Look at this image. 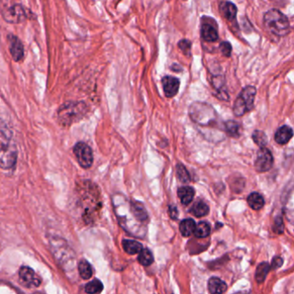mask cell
Here are the masks:
<instances>
[{
	"instance_id": "obj_1",
	"label": "cell",
	"mask_w": 294,
	"mask_h": 294,
	"mask_svg": "<svg viewBox=\"0 0 294 294\" xmlns=\"http://www.w3.org/2000/svg\"><path fill=\"white\" fill-rule=\"evenodd\" d=\"M49 247L56 263L67 274L68 279L74 280L78 272V264L77 257L74 249L64 239L58 236L50 239Z\"/></svg>"
},
{
	"instance_id": "obj_2",
	"label": "cell",
	"mask_w": 294,
	"mask_h": 294,
	"mask_svg": "<svg viewBox=\"0 0 294 294\" xmlns=\"http://www.w3.org/2000/svg\"><path fill=\"white\" fill-rule=\"evenodd\" d=\"M17 160V147L12 134L4 123L0 122V167L12 168Z\"/></svg>"
},
{
	"instance_id": "obj_3",
	"label": "cell",
	"mask_w": 294,
	"mask_h": 294,
	"mask_svg": "<svg viewBox=\"0 0 294 294\" xmlns=\"http://www.w3.org/2000/svg\"><path fill=\"white\" fill-rule=\"evenodd\" d=\"M263 23L268 31L280 37H284L291 32L289 19L277 9L266 11L263 17Z\"/></svg>"
},
{
	"instance_id": "obj_4",
	"label": "cell",
	"mask_w": 294,
	"mask_h": 294,
	"mask_svg": "<svg viewBox=\"0 0 294 294\" xmlns=\"http://www.w3.org/2000/svg\"><path fill=\"white\" fill-rule=\"evenodd\" d=\"M88 107L84 102H67L60 106L57 117L63 126H69L84 117Z\"/></svg>"
},
{
	"instance_id": "obj_5",
	"label": "cell",
	"mask_w": 294,
	"mask_h": 294,
	"mask_svg": "<svg viewBox=\"0 0 294 294\" xmlns=\"http://www.w3.org/2000/svg\"><path fill=\"white\" fill-rule=\"evenodd\" d=\"M0 13L9 24H21L28 18V12L15 0H0Z\"/></svg>"
},
{
	"instance_id": "obj_6",
	"label": "cell",
	"mask_w": 294,
	"mask_h": 294,
	"mask_svg": "<svg viewBox=\"0 0 294 294\" xmlns=\"http://www.w3.org/2000/svg\"><path fill=\"white\" fill-rule=\"evenodd\" d=\"M189 114L193 122L201 126H208L217 122V116L215 110L206 103L197 102L193 104L190 106Z\"/></svg>"
},
{
	"instance_id": "obj_7",
	"label": "cell",
	"mask_w": 294,
	"mask_h": 294,
	"mask_svg": "<svg viewBox=\"0 0 294 294\" xmlns=\"http://www.w3.org/2000/svg\"><path fill=\"white\" fill-rule=\"evenodd\" d=\"M256 88L253 86H247L242 89L235 99L233 106V112L236 117H242L247 112L252 111L256 98Z\"/></svg>"
},
{
	"instance_id": "obj_8",
	"label": "cell",
	"mask_w": 294,
	"mask_h": 294,
	"mask_svg": "<svg viewBox=\"0 0 294 294\" xmlns=\"http://www.w3.org/2000/svg\"><path fill=\"white\" fill-rule=\"evenodd\" d=\"M74 154L81 168L85 169L91 168L93 163V154L89 145L83 142L78 143L74 146Z\"/></svg>"
},
{
	"instance_id": "obj_9",
	"label": "cell",
	"mask_w": 294,
	"mask_h": 294,
	"mask_svg": "<svg viewBox=\"0 0 294 294\" xmlns=\"http://www.w3.org/2000/svg\"><path fill=\"white\" fill-rule=\"evenodd\" d=\"M217 23L213 18L203 17L201 18V29L200 34L204 41L214 42L218 40V30Z\"/></svg>"
},
{
	"instance_id": "obj_10",
	"label": "cell",
	"mask_w": 294,
	"mask_h": 294,
	"mask_svg": "<svg viewBox=\"0 0 294 294\" xmlns=\"http://www.w3.org/2000/svg\"><path fill=\"white\" fill-rule=\"evenodd\" d=\"M273 165V154L265 147H261L257 152L255 168L259 173L269 171Z\"/></svg>"
},
{
	"instance_id": "obj_11",
	"label": "cell",
	"mask_w": 294,
	"mask_h": 294,
	"mask_svg": "<svg viewBox=\"0 0 294 294\" xmlns=\"http://www.w3.org/2000/svg\"><path fill=\"white\" fill-rule=\"evenodd\" d=\"M7 41L12 59L16 62L21 61L25 56V47L21 40L17 35L9 34L7 35Z\"/></svg>"
},
{
	"instance_id": "obj_12",
	"label": "cell",
	"mask_w": 294,
	"mask_h": 294,
	"mask_svg": "<svg viewBox=\"0 0 294 294\" xmlns=\"http://www.w3.org/2000/svg\"><path fill=\"white\" fill-rule=\"evenodd\" d=\"M19 279L21 283L29 288L39 287L42 283V280L36 275L35 271L29 266H22L19 270Z\"/></svg>"
},
{
	"instance_id": "obj_13",
	"label": "cell",
	"mask_w": 294,
	"mask_h": 294,
	"mask_svg": "<svg viewBox=\"0 0 294 294\" xmlns=\"http://www.w3.org/2000/svg\"><path fill=\"white\" fill-rule=\"evenodd\" d=\"M161 83H162L165 96L167 98H174L177 95L180 85L179 79L167 75L161 79Z\"/></svg>"
},
{
	"instance_id": "obj_14",
	"label": "cell",
	"mask_w": 294,
	"mask_h": 294,
	"mask_svg": "<svg viewBox=\"0 0 294 294\" xmlns=\"http://www.w3.org/2000/svg\"><path fill=\"white\" fill-rule=\"evenodd\" d=\"M219 11L225 19H227L230 23H236V15H237V8L235 4L224 1L219 4Z\"/></svg>"
},
{
	"instance_id": "obj_15",
	"label": "cell",
	"mask_w": 294,
	"mask_h": 294,
	"mask_svg": "<svg viewBox=\"0 0 294 294\" xmlns=\"http://www.w3.org/2000/svg\"><path fill=\"white\" fill-rule=\"evenodd\" d=\"M294 136V131L291 127L283 125L278 129L276 133L274 135V140L277 144L280 145L287 144L292 139Z\"/></svg>"
},
{
	"instance_id": "obj_16",
	"label": "cell",
	"mask_w": 294,
	"mask_h": 294,
	"mask_svg": "<svg viewBox=\"0 0 294 294\" xmlns=\"http://www.w3.org/2000/svg\"><path fill=\"white\" fill-rule=\"evenodd\" d=\"M208 290L212 294H224L227 290V285L219 278L212 277L208 281Z\"/></svg>"
},
{
	"instance_id": "obj_17",
	"label": "cell",
	"mask_w": 294,
	"mask_h": 294,
	"mask_svg": "<svg viewBox=\"0 0 294 294\" xmlns=\"http://www.w3.org/2000/svg\"><path fill=\"white\" fill-rule=\"evenodd\" d=\"M178 196L182 205L188 206L195 196V191L191 186H181L178 189Z\"/></svg>"
},
{
	"instance_id": "obj_18",
	"label": "cell",
	"mask_w": 294,
	"mask_h": 294,
	"mask_svg": "<svg viewBox=\"0 0 294 294\" xmlns=\"http://www.w3.org/2000/svg\"><path fill=\"white\" fill-rule=\"evenodd\" d=\"M224 130L229 137L238 138L242 134L241 124L235 121H228L224 123Z\"/></svg>"
},
{
	"instance_id": "obj_19",
	"label": "cell",
	"mask_w": 294,
	"mask_h": 294,
	"mask_svg": "<svg viewBox=\"0 0 294 294\" xmlns=\"http://www.w3.org/2000/svg\"><path fill=\"white\" fill-rule=\"evenodd\" d=\"M248 204L251 209L255 210H259L264 206L265 200L263 195L258 193H252L249 194L247 199Z\"/></svg>"
},
{
	"instance_id": "obj_20",
	"label": "cell",
	"mask_w": 294,
	"mask_h": 294,
	"mask_svg": "<svg viewBox=\"0 0 294 294\" xmlns=\"http://www.w3.org/2000/svg\"><path fill=\"white\" fill-rule=\"evenodd\" d=\"M122 245H123L124 251L131 256L138 254L144 248L140 242L135 241V240H128V239L123 240Z\"/></svg>"
},
{
	"instance_id": "obj_21",
	"label": "cell",
	"mask_w": 294,
	"mask_h": 294,
	"mask_svg": "<svg viewBox=\"0 0 294 294\" xmlns=\"http://www.w3.org/2000/svg\"><path fill=\"white\" fill-rule=\"evenodd\" d=\"M77 269L79 275L83 280H90L92 276V268L91 264L86 260H81V262H79Z\"/></svg>"
},
{
	"instance_id": "obj_22",
	"label": "cell",
	"mask_w": 294,
	"mask_h": 294,
	"mask_svg": "<svg viewBox=\"0 0 294 294\" xmlns=\"http://www.w3.org/2000/svg\"><path fill=\"white\" fill-rule=\"evenodd\" d=\"M195 228H196V223L192 218L184 219L179 224V231L185 237H188L191 235L193 234Z\"/></svg>"
},
{
	"instance_id": "obj_23",
	"label": "cell",
	"mask_w": 294,
	"mask_h": 294,
	"mask_svg": "<svg viewBox=\"0 0 294 294\" xmlns=\"http://www.w3.org/2000/svg\"><path fill=\"white\" fill-rule=\"evenodd\" d=\"M209 211L210 208L203 201H197L190 209V212L197 217H205L209 213Z\"/></svg>"
},
{
	"instance_id": "obj_24",
	"label": "cell",
	"mask_w": 294,
	"mask_h": 294,
	"mask_svg": "<svg viewBox=\"0 0 294 294\" xmlns=\"http://www.w3.org/2000/svg\"><path fill=\"white\" fill-rule=\"evenodd\" d=\"M193 233L198 238H206L210 234V224L206 222H200L198 225L196 224V228Z\"/></svg>"
},
{
	"instance_id": "obj_25",
	"label": "cell",
	"mask_w": 294,
	"mask_h": 294,
	"mask_svg": "<svg viewBox=\"0 0 294 294\" xmlns=\"http://www.w3.org/2000/svg\"><path fill=\"white\" fill-rule=\"evenodd\" d=\"M138 262L143 266H150L151 264L154 263V256L149 249L143 248V249L139 252Z\"/></svg>"
},
{
	"instance_id": "obj_26",
	"label": "cell",
	"mask_w": 294,
	"mask_h": 294,
	"mask_svg": "<svg viewBox=\"0 0 294 294\" xmlns=\"http://www.w3.org/2000/svg\"><path fill=\"white\" fill-rule=\"evenodd\" d=\"M270 271V265L267 263H262L256 268V280L257 283H263Z\"/></svg>"
},
{
	"instance_id": "obj_27",
	"label": "cell",
	"mask_w": 294,
	"mask_h": 294,
	"mask_svg": "<svg viewBox=\"0 0 294 294\" xmlns=\"http://www.w3.org/2000/svg\"><path fill=\"white\" fill-rule=\"evenodd\" d=\"M103 289H104V286H103V283H102L101 281L99 280H97V279H95V280H92V281H90V282L86 286L85 291H86L87 294H100L102 291H103Z\"/></svg>"
},
{
	"instance_id": "obj_28",
	"label": "cell",
	"mask_w": 294,
	"mask_h": 294,
	"mask_svg": "<svg viewBox=\"0 0 294 294\" xmlns=\"http://www.w3.org/2000/svg\"><path fill=\"white\" fill-rule=\"evenodd\" d=\"M252 138L256 145H258L260 147H265L267 144V137H266V134L262 130L254 131V133L252 134Z\"/></svg>"
},
{
	"instance_id": "obj_29",
	"label": "cell",
	"mask_w": 294,
	"mask_h": 294,
	"mask_svg": "<svg viewBox=\"0 0 294 294\" xmlns=\"http://www.w3.org/2000/svg\"><path fill=\"white\" fill-rule=\"evenodd\" d=\"M176 169H177V171H176L177 176L179 180L182 182H189L191 180V176H190L188 171L186 170V168L182 164L179 163L176 166Z\"/></svg>"
},
{
	"instance_id": "obj_30",
	"label": "cell",
	"mask_w": 294,
	"mask_h": 294,
	"mask_svg": "<svg viewBox=\"0 0 294 294\" xmlns=\"http://www.w3.org/2000/svg\"><path fill=\"white\" fill-rule=\"evenodd\" d=\"M178 47L181 49L186 56H190L191 55V48H192V42L187 40V39H183L180 40L179 43H178Z\"/></svg>"
},
{
	"instance_id": "obj_31",
	"label": "cell",
	"mask_w": 294,
	"mask_h": 294,
	"mask_svg": "<svg viewBox=\"0 0 294 294\" xmlns=\"http://www.w3.org/2000/svg\"><path fill=\"white\" fill-rule=\"evenodd\" d=\"M219 49L223 56L225 57H230L232 52V46L229 42H222L219 45Z\"/></svg>"
},
{
	"instance_id": "obj_32",
	"label": "cell",
	"mask_w": 294,
	"mask_h": 294,
	"mask_svg": "<svg viewBox=\"0 0 294 294\" xmlns=\"http://www.w3.org/2000/svg\"><path fill=\"white\" fill-rule=\"evenodd\" d=\"M273 230L277 234H282L284 231V224L282 217H277L273 223Z\"/></svg>"
},
{
	"instance_id": "obj_33",
	"label": "cell",
	"mask_w": 294,
	"mask_h": 294,
	"mask_svg": "<svg viewBox=\"0 0 294 294\" xmlns=\"http://www.w3.org/2000/svg\"><path fill=\"white\" fill-rule=\"evenodd\" d=\"M283 265V259L280 256H276L273 259L272 264L270 266V270H276L280 268V266Z\"/></svg>"
},
{
	"instance_id": "obj_34",
	"label": "cell",
	"mask_w": 294,
	"mask_h": 294,
	"mask_svg": "<svg viewBox=\"0 0 294 294\" xmlns=\"http://www.w3.org/2000/svg\"><path fill=\"white\" fill-rule=\"evenodd\" d=\"M169 216L174 220L178 218V217H179V212H178L177 207L174 206H169Z\"/></svg>"
}]
</instances>
